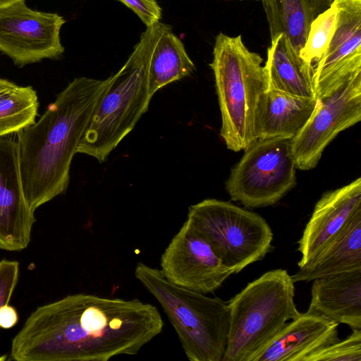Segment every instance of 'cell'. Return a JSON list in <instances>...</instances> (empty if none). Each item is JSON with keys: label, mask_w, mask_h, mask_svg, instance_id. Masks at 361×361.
I'll list each match as a JSON object with an SVG mask.
<instances>
[{"label": "cell", "mask_w": 361, "mask_h": 361, "mask_svg": "<svg viewBox=\"0 0 361 361\" xmlns=\"http://www.w3.org/2000/svg\"><path fill=\"white\" fill-rule=\"evenodd\" d=\"M164 325L158 309L137 299L68 295L29 316L10 355L17 361H107L136 355Z\"/></svg>", "instance_id": "1"}, {"label": "cell", "mask_w": 361, "mask_h": 361, "mask_svg": "<svg viewBox=\"0 0 361 361\" xmlns=\"http://www.w3.org/2000/svg\"><path fill=\"white\" fill-rule=\"evenodd\" d=\"M110 81L75 78L38 121L19 132L22 184L34 211L66 192L72 159Z\"/></svg>", "instance_id": "2"}, {"label": "cell", "mask_w": 361, "mask_h": 361, "mask_svg": "<svg viewBox=\"0 0 361 361\" xmlns=\"http://www.w3.org/2000/svg\"><path fill=\"white\" fill-rule=\"evenodd\" d=\"M262 63L261 56L245 46L240 35L220 32L216 36L209 66L221 114L220 135L230 150H245L257 140V112L269 88Z\"/></svg>", "instance_id": "3"}, {"label": "cell", "mask_w": 361, "mask_h": 361, "mask_svg": "<svg viewBox=\"0 0 361 361\" xmlns=\"http://www.w3.org/2000/svg\"><path fill=\"white\" fill-rule=\"evenodd\" d=\"M164 23L146 27L139 42L120 70L111 76L109 87L94 111L77 149L106 161L111 152L134 128L147 111L152 99L148 63Z\"/></svg>", "instance_id": "4"}, {"label": "cell", "mask_w": 361, "mask_h": 361, "mask_svg": "<svg viewBox=\"0 0 361 361\" xmlns=\"http://www.w3.org/2000/svg\"><path fill=\"white\" fill-rule=\"evenodd\" d=\"M135 276L162 307L189 360L223 361L230 325L227 302L175 285L142 262Z\"/></svg>", "instance_id": "5"}, {"label": "cell", "mask_w": 361, "mask_h": 361, "mask_svg": "<svg viewBox=\"0 0 361 361\" xmlns=\"http://www.w3.org/2000/svg\"><path fill=\"white\" fill-rule=\"evenodd\" d=\"M294 283L286 270H271L227 302L230 325L223 361H250L288 321L300 314L294 302Z\"/></svg>", "instance_id": "6"}, {"label": "cell", "mask_w": 361, "mask_h": 361, "mask_svg": "<svg viewBox=\"0 0 361 361\" xmlns=\"http://www.w3.org/2000/svg\"><path fill=\"white\" fill-rule=\"evenodd\" d=\"M186 221L210 242L233 274L262 260L274 248L266 220L229 202L204 200L189 207Z\"/></svg>", "instance_id": "7"}, {"label": "cell", "mask_w": 361, "mask_h": 361, "mask_svg": "<svg viewBox=\"0 0 361 361\" xmlns=\"http://www.w3.org/2000/svg\"><path fill=\"white\" fill-rule=\"evenodd\" d=\"M292 137L257 139L244 151L226 183L233 201L257 208L278 202L296 185Z\"/></svg>", "instance_id": "8"}, {"label": "cell", "mask_w": 361, "mask_h": 361, "mask_svg": "<svg viewBox=\"0 0 361 361\" xmlns=\"http://www.w3.org/2000/svg\"><path fill=\"white\" fill-rule=\"evenodd\" d=\"M361 120V71L329 94L317 98L310 118L292 138L296 168H314L326 147L341 131Z\"/></svg>", "instance_id": "9"}, {"label": "cell", "mask_w": 361, "mask_h": 361, "mask_svg": "<svg viewBox=\"0 0 361 361\" xmlns=\"http://www.w3.org/2000/svg\"><path fill=\"white\" fill-rule=\"evenodd\" d=\"M64 18L32 10L20 0L0 8V51L18 66L60 57L64 47L60 31Z\"/></svg>", "instance_id": "10"}, {"label": "cell", "mask_w": 361, "mask_h": 361, "mask_svg": "<svg viewBox=\"0 0 361 361\" xmlns=\"http://www.w3.org/2000/svg\"><path fill=\"white\" fill-rule=\"evenodd\" d=\"M160 271L172 283L203 294L220 288L233 274L210 242L187 221L163 252Z\"/></svg>", "instance_id": "11"}, {"label": "cell", "mask_w": 361, "mask_h": 361, "mask_svg": "<svg viewBox=\"0 0 361 361\" xmlns=\"http://www.w3.org/2000/svg\"><path fill=\"white\" fill-rule=\"evenodd\" d=\"M333 4L338 11L336 29L326 52L313 66L316 99L361 71V0H333Z\"/></svg>", "instance_id": "12"}, {"label": "cell", "mask_w": 361, "mask_h": 361, "mask_svg": "<svg viewBox=\"0 0 361 361\" xmlns=\"http://www.w3.org/2000/svg\"><path fill=\"white\" fill-rule=\"evenodd\" d=\"M35 221L23 191L18 142L0 137V249L26 248Z\"/></svg>", "instance_id": "13"}, {"label": "cell", "mask_w": 361, "mask_h": 361, "mask_svg": "<svg viewBox=\"0 0 361 361\" xmlns=\"http://www.w3.org/2000/svg\"><path fill=\"white\" fill-rule=\"evenodd\" d=\"M361 207V178L323 194L316 203L298 250L299 268L310 262L342 228L350 216Z\"/></svg>", "instance_id": "14"}, {"label": "cell", "mask_w": 361, "mask_h": 361, "mask_svg": "<svg viewBox=\"0 0 361 361\" xmlns=\"http://www.w3.org/2000/svg\"><path fill=\"white\" fill-rule=\"evenodd\" d=\"M338 326V323L319 313H300L250 361H305L310 355L341 340Z\"/></svg>", "instance_id": "15"}, {"label": "cell", "mask_w": 361, "mask_h": 361, "mask_svg": "<svg viewBox=\"0 0 361 361\" xmlns=\"http://www.w3.org/2000/svg\"><path fill=\"white\" fill-rule=\"evenodd\" d=\"M307 311L361 329V269L314 279Z\"/></svg>", "instance_id": "16"}, {"label": "cell", "mask_w": 361, "mask_h": 361, "mask_svg": "<svg viewBox=\"0 0 361 361\" xmlns=\"http://www.w3.org/2000/svg\"><path fill=\"white\" fill-rule=\"evenodd\" d=\"M357 269H361V207L350 216L322 251L299 268L292 278L294 282H308Z\"/></svg>", "instance_id": "17"}, {"label": "cell", "mask_w": 361, "mask_h": 361, "mask_svg": "<svg viewBox=\"0 0 361 361\" xmlns=\"http://www.w3.org/2000/svg\"><path fill=\"white\" fill-rule=\"evenodd\" d=\"M316 98H306L268 88L257 112L255 135L257 139L293 137L313 113Z\"/></svg>", "instance_id": "18"}, {"label": "cell", "mask_w": 361, "mask_h": 361, "mask_svg": "<svg viewBox=\"0 0 361 361\" xmlns=\"http://www.w3.org/2000/svg\"><path fill=\"white\" fill-rule=\"evenodd\" d=\"M271 41L283 34L300 55L312 21L333 0H262Z\"/></svg>", "instance_id": "19"}, {"label": "cell", "mask_w": 361, "mask_h": 361, "mask_svg": "<svg viewBox=\"0 0 361 361\" xmlns=\"http://www.w3.org/2000/svg\"><path fill=\"white\" fill-rule=\"evenodd\" d=\"M269 88L306 98H316L313 67L290 47L284 35L271 41L264 65Z\"/></svg>", "instance_id": "20"}, {"label": "cell", "mask_w": 361, "mask_h": 361, "mask_svg": "<svg viewBox=\"0 0 361 361\" xmlns=\"http://www.w3.org/2000/svg\"><path fill=\"white\" fill-rule=\"evenodd\" d=\"M195 66L172 27L164 24L148 63V87L152 96L164 86L189 76Z\"/></svg>", "instance_id": "21"}, {"label": "cell", "mask_w": 361, "mask_h": 361, "mask_svg": "<svg viewBox=\"0 0 361 361\" xmlns=\"http://www.w3.org/2000/svg\"><path fill=\"white\" fill-rule=\"evenodd\" d=\"M39 101L31 86L13 84L0 95V137L19 133L35 122Z\"/></svg>", "instance_id": "22"}, {"label": "cell", "mask_w": 361, "mask_h": 361, "mask_svg": "<svg viewBox=\"0 0 361 361\" xmlns=\"http://www.w3.org/2000/svg\"><path fill=\"white\" fill-rule=\"evenodd\" d=\"M337 20V8L332 3L329 8L312 21L305 43L300 52L302 59L312 67L326 52L336 31Z\"/></svg>", "instance_id": "23"}, {"label": "cell", "mask_w": 361, "mask_h": 361, "mask_svg": "<svg viewBox=\"0 0 361 361\" xmlns=\"http://www.w3.org/2000/svg\"><path fill=\"white\" fill-rule=\"evenodd\" d=\"M338 341L307 357L305 361H361V329H352Z\"/></svg>", "instance_id": "24"}, {"label": "cell", "mask_w": 361, "mask_h": 361, "mask_svg": "<svg viewBox=\"0 0 361 361\" xmlns=\"http://www.w3.org/2000/svg\"><path fill=\"white\" fill-rule=\"evenodd\" d=\"M19 263L15 260L0 261V307L9 302L17 285Z\"/></svg>", "instance_id": "25"}, {"label": "cell", "mask_w": 361, "mask_h": 361, "mask_svg": "<svg viewBox=\"0 0 361 361\" xmlns=\"http://www.w3.org/2000/svg\"><path fill=\"white\" fill-rule=\"evenodd\" d=\"M131 9L146 25L151 26L161 18V8L157 0H118Z\"/></svg>", "instance_id": "26"}, {"label": "cell", "mask_w": 361, "mask_h": 361, "mask_svg": "<svg viewBox=\"0 0 361 361\" xmlns=\"http://www.w3.org/2000/svg\"><path fill=\"white\" fill-rule=\"evenodd\" d=\"M18 320V312L13 307L6 304L0 307V328L11 329Z\"/></svg>", "instance_id": "27"}, {"label": "cell", "mask_w": 361, "mask_h": 361, "mask_svg": "<svg viewBox=\"0 0 361 361\" xmlns=\"http://www.w3.org/2000/svg\"><path fill=\"white\" fill-rule=\"evenodd\" d=\"M13 82L3 78H0V95L12 86Z\"/></svg>", "instance_id": "28"}, {"label": "cell", "mask_w": 361, "mask_h": 361, "mask_svg": "<svg viewBox=\"0 0 361 361\" xmlns=\"http://www.w3.org/2000/svg\"><path fill=\"white\" fill-rule=\"evenodd\" d=\"M20 0H0V8L11 5Z\"/></svg>", "instance_id": "29"}, {"label": "cell", "mask_w": 361, "mask_h": 361, "mask_svg": "<svg viewBox=\"0 0 361 361\" xmlns=\"http://www.w3.org/2000/svg\"><path fill=\"white\" fill-rule=\"evenodd\" d=\"M255 1H257V0H255Z\"/></svg>", "instance_id": "30"}]
</instances>
